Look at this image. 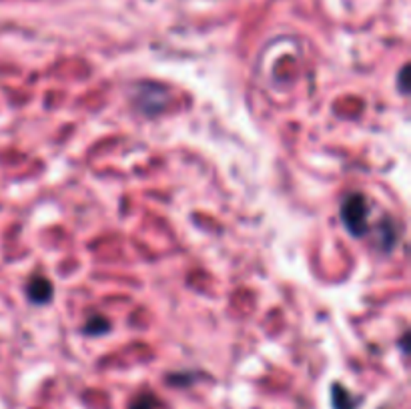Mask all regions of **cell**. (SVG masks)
Returning a JSON list of instances; mask_svg holds the SVG:
<instances>
[{
    "mask_svg": "<svg viewBox=\"0 0 411 409\" xmlns=\"http://www.w3.org/2000/svg\"><path fill=\"white\" fill-rule=\"evenodd\" d=\"M367 201L361 193H351L341 204V221L353 237L367 233Z\"/></svg>",
    "mask_w": 411,
    "mask_h": 409,
    "instance_id": "6da1fadb",
    "label": "cell"
},
{
    "mask_svg": "<svg viewBox=\"0 0 411 409\" xmlns=\"http://www.w3.org/2000/svg\"><path fill=\"white\" fill-rule=\"evenodd\" d=\"M26 293H28V299L33 303L42 305V303H49L51 297H53V285H51V281L44 279V277H35L28 283Z\"/></svg>",
    "mask_w": 411,
    "mask_h": 409,
    "instance_id": "7a4b0ae2",
    "label": "cell"
},
{
    "mask_svg": "<svg viewBox=\"0 0 411 409\" xmlns=\"http://www.w3.org/2000/svg\"><path fill=\"white\" fill-rule=\"evenodd\" d=\"M111 329V323L107 321V319H103L100 315H94L89 319V323L85 325V333L87 335H103L107 333Z\"/></svg>",
    "mask_w": 411,
    "mask_h": 409,
    "instance_id": "3957f363",
    "label": "cell"
},
{
    "mask_svg": "<svg viewBox=\"0 0 411 409\" xmlns=\"http://www.w3.org/2000/svg\"><path fill=\"white\" fill-rule=\"evenodd\" d=\"M333 408L335 409H356V403L351 401V395L343 390L341 385L333 388Z\"/></svg>",
    "mask_w": 411,
    "mask_h": 409,
    "instance_id": "277c9868",
    "label": "cell"
},
{
    "mask_svg": "<svg viewBox=\"0 0 411 409\" xmlns=\"http://www.w3.org/2000/svg\"><path fill=\"white\" fill-rule=\"evenodd\" d=\"M155 399L150 397V395H143V397H139L134 403L131 406V409H155Z\"/></svg>",
    "mask_w": 411,
    "mask_h": 409,
    "instance_id": "5b68a950",
    "label": "cell"
},
{
    "mask_svg": "<svg viewBox=\"0 0 411 409\" xmlns=\"http://www.w3.org/2000/svg\"><path fill=\"white\" fill-rule=\"evenodd\" d=\"M405 75H408V67L401 71V78H399V85H401V93H408V87H405Z\"/></svg>",
    "mask_w": 411,
    "mask_h": 409,
    "instance_id": "8992f818",
    "label": "cell"
}]
</instances>
